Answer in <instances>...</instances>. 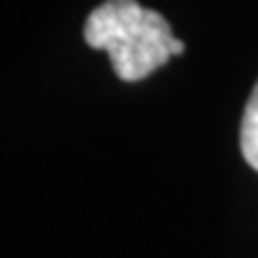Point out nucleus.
I'll return each instance as SVG.
<instances>
[{
  "label": "nucleus",
  "mask_w": 258,
  "mask_h": 258,
  "mask_svg": "<svg viewBox=\"0 0 258 258\" xmlns=\"http://www.w3.org/2000/svg\"><path fill=\"white\" fill-rule=\"evenodd\" d=\"M174 34L158 11L137 0H105L85 21V42L105 50L119 79L137 82L174 55Z\"/></svg>",
  "instance_id": "obj_1"
},
{
  "label": "nucleus",
  "mask_w": 258,
  "mask_h": 258,
  "mask_svg": "<svg viewBox=\"0 0 258 258\" xmlns=\"http://www.w3.org/2000/svg\"><path fill=\"white\" fill-rule=\"evenodd\" d=\"M240 150L242 158L248 161V166L258 171V82L248 98V105L242 111L240 121Z\"/></svg>",
  "instance_id": "obj_2"
}]
</instances>
